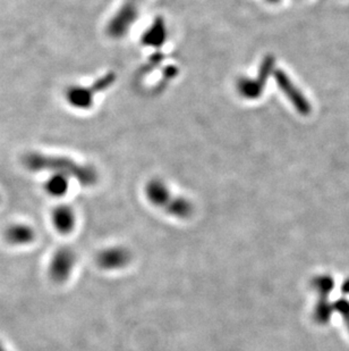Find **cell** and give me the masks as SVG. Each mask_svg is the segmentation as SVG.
Segmentation results:
<instances>
[{
	"label": "cell",
	"instance_id": "1",
	"mask_svg": "<svg viewBox=\"0 0 349 351\" xmlns=\"http://www.w3.org/2000/svg\"><path fill=\"white\" fill-rule=\"evenodd\" d=\"M23 164L32 172H48L63 174V176L75 178L79 183L89 186L96 181V174L92 169L79 165L72 159L66 157L49 156L39 153H31L25 155Z\"/></svg>",
	"mask_w": 349,
	"mask_h": 351
},
{
	"label": "cell",
	"instance_id": "2",
	"mask_svg": "<svg viewBox=\"0 0 349 351\" xmlns=\"http://www.w3.org/2000/svg\"><path fill=\"white\" fill-rule=\"evenodd\" d=\"M76 264L75 252L70 248H60L55 252L48 266L49 278L55 283H65L70 278Z\"/></svg>",
	"mask_w": 349,
	"mask_h": 351
},
{
	"label": "cell",
	"instance_id": "3",
	"mask_svg": "<svg viewBox=\"0 0 349 351\" xmlns=\"http://www.w3.org/2000/svg\"><path fill=\"white\" fill-rule=\"evenodd\" d=\"M274 57L268 56L261 65L257 79L242 80L241 82L238 83V91L241 93L242 96L248 99H254L260 96L267 83L268 77H270L271 72L274 70Z\"/></svg>",
	"mask_w": 349,
	"mask_h": 351
},
{
	"label": "cell",
	"instance_id": "4",
	"mask_svg": "<svg viewBox=\"0 0 349 351\" xmlns=\"http://www.w3.org/2000/svg\"><path fill=\"white\" fill-rule=\"evenodd\" d=\"M112 81H114V75L109 74L108 77L99 80L98 82L94 83V86L90 88H81V86L70 88L67 93V100L76 108H81V110L88 108L92 104L93 96L105 86H108Z\"/></svg>",
	"mask_w": 349,
	"mask_h": 351
},
{
	"label": "cell",
	"instance_id": "5",
	"mask_svg": "<svg viewBox=\"0 0 349 351\" xmlns=\"http://www.w3.org/2000/svg\"><path fill=\"white\" fill-rule=\"evenodd\" d=\"M274 77H276L278 86L286 95L287 98L290 100V103L293 104L295 108L304 115L310 113V103L307 101L303 93H300V89L294 84L293 81L288 77V75L283 71H277V72H274Z\"/></svg>",
	"mask_w": 349,
	"mask_h": 351
},
{
	"label": "cell",
	"instance_id": "6",
	"mask_svg": "<svg viewBox=\"0 0 349 351\" xmlns=\"http://www.w3.org/2000/svg\"><path fill=\"white\" fill-rule=\"evenodd\" d=\"M5 240L14 247H25L36 240V234L32 226L25 223H14L5 231Z\"/></svg>",
	"mask_w": 349,
	"mask_h": 351
},
{
	"label": "cell",
	"instance_id": "7",
	"mask_svg": "<svg viewBox=\"0 0 349 351\" xmlns=\"http://www.w3.org/2000/svg\"><path fill=\"white\" fill-rule=\"evenodd\" d=\"M129 252L122 247H110L98 255V264L105 269H119L129 263Z\"/></svg>",
	"mask_w": 349,
	"mask_h": 351
},
{
	"label": "cell",
	"instance_id": "8",
	"mask_svg": "<svg viewBox=\"0 0 349 351\" xmlns=\"http://www.w3.org/2000/svg\"><path fill=\"white\" fill-rule=\"evenodd\" d=\"M51 221L56 231L62 234H68L75 228V213L70 206H57L56 208L53 209Z\"/></svg>",
	"mask_w": 349,
	"mask_h": 351
},
{
	"label": "cell",
	"instance_id": "9",
	"mask_svg": "<svg viewBox=\"0 0 349 351\" xmlns=\"http://www.w3.org/2000/svg\"><path fill=\"white\" fill-rule=\"evenodd\" d=\"M146 195L153 205L159 207H166L172 199L168 188L160 181H153L146 186Z\"/></svg>",
	"mask_w": 349,
	"mask_h": 351
},
{
	"label": "cell",
	"instance_id": "10",
	"mask_svg": "<svg viewBox=\"0 0 349 351\" xmlns=\"http://www.w3.org/2000/svg\"><path fill=\"white\" fill-rule=\"evenodd\" d=\"M68 190V176L55 174L46 182V191L53 197H60Z\"/></svg>",
	"mask_w": 349,
	"mask_h": 351
},
{
	"label": "cell",
	"instance_id": "11",
	"mask_svg": "<svg viewBox=\"0 0 349 351\" xmlns=\"http://www.w3.org/2000/svg\"><path fill=\"white\" fill-rule=\"evenodd\" d=\"M166 39L165 25L161 20L155 21L151 29L145 34L144 41L150 46H159Z\"/></svg>",
	"mask_w": 349,
	"mask_h": 351
},
{
	"label": "cell",
	"instance_id": "12",
	"mask_svg": "<svg viewBox=\"0 0 349 351\" xmlns=\"http://www.w3.org/2000/svg\"><path fill=\"white\" fill-rule=\"evenodd\" d=\"M166 209L168 210L169 214L177 217H188L192 213L191 204L183 198H174L172 202L170 200Z\"/></svg>",
	"mask_w": 349,
	"mask_h": 351
},
{
	"label": "cell",
	"instance_id": "13",
	"mask_svg": "<svg viewBox=\"0 0 349 351\" xmlns=\"http://www.w3.org/2000/svg\"><path fill=\"white\" fill-rule=\"evenodd\" d=\"M0 351H8L7 350L6 347H5L1 342H0Z\"/></svg>",
	"mask_w": 349,
	"mask_h": 351
},
{
	"label": "cell",
	"instance_id": "14",
	"mask_svg": "<svg viewBox=\"0 0 349 351\" xmlns=\"http://www.w3.org/2000/svg\"><path fill=\"white\" fill-rule=\"evenodd\" d=\"M270 1H274H274H278V0H270Z\"/></svg>",
	"mask_w": 349,
	"mask_h": 351
}]
</instances>
